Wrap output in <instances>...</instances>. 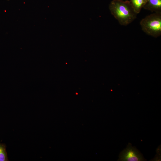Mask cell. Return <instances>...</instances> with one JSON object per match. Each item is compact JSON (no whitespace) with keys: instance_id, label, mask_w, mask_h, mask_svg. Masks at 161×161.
Returning a JSON list of instances; mask_svg holds the SVG:
<instances>
[{"instance_id":"cell-1","label":"cell","mask_w":161,"mask_h":161,"mask_svg":"<svg viewBox=\"0 0 161 161\" xmlns=\"http://www.w3.org/2000/svg\"><path fill=\"white\" fill-rule=\"evenodd\" d=\"M109 8L111 14L122 25H128L136 18L137 14L129 1L113 0Z\"/></svg>"},{"instance_id":"cell-2","label":"cell","mask_w":161,"mask_h":161,"mask_svg":"<svg viewBox=\"0 0 161 161\" xmlns=\"http://www.w3.org/2000/svg\"><path fill=\"white\" fill-rule=\"evenodd\" d=\"M142 30L148 35L157 38L161 35V13H154L142 19Z\"/></svg>"},{"instance_id":"cell-3","label":"cell","mask_w":161,"mask_h":161,"mask_svg":"<svg viewBox=\"0 0 161 161\" xmlns=\"http://www.w3.org/2000/svg\"><path fill=\"white\" fill-rule=\"evenodd\" d=\"M118 161H141L145 160L142 154L129 143L126 148L120 154Z\"/></svg>"},{"instance_id":"cell-4","label":"cell","mask_w":161,"mask_h":161,"mask_svg":"<svg viewBox=\"0 0 161 161\" xmlns=\"http://www.w3.org/2000/svg\"><path fill=\"white\" fill-rule=\"evenodd\" d=\"M143 8L152 12L161 13V0H148Z\"/></svg>"},{"instance_id":"cell-5","label":"cell","mask_w":161,"mask_h":161,"mask_svg":"<svg viewBox=\"0 0 161 161\" xmlns=\"http://www.w3.org/2000/svg\"><path fill=\"white\" fill-rule=\"evenodd\" d=\"M148 0H130L131 4L135 12L139 13Z\"/></svg>"},{"instance_id":"cell-6","label":"cell","mask_w":161,"mask_h":161,"mask_svg":"<svg viewBox=\"0 0 161 161\" xmlns=\"http://www.w3.org/2000/svg\"><path fill=\"white\" fill-rule=\"evenodd\" d=\"M8 161L6 145L0 142V161Z\"/></svg>"}]
</instances>
